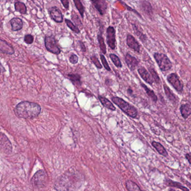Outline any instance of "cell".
I'll use <instances>...</instances> for the list:
<instances>
[{"label": "cell", "mask_w": 191, "mask_h": 191, "mask_svg": "<svg viewBox=\"0 0 191 191\" xmlns=\"http://www.w3.org/2000/svg\"><path fill=\"white\" fill-rule=\"evenodd\" d=\"M41 111L40 107L37 103L22 102L16 107L15 112L17 117L24 119H32L37 117Z\"/></svg>", "instance_id": "obj_1"}, {"label": "cell", "mask_w": 191, "mask_h": 191, "mask_svg": "<svg viewBox=\"0 0 191 191\" xmlns=\"http://www.w3.org/2000/svg\"><path fill=\"white\" fill-rule=\"evenodd\" d=\"M112 101L130 117L136 118L137 117L138 111L137 109L122 98L114 96L112 98Z\"/></svg>", "instance_id": "obj_2"}, {"label": "cell", "mask_w": 191, "mask_h": 191, "mask_svg": "<svg viewBox=\"0 0 191 191\" xmlns=\"http://www.w3.org/2000/svg\"><path fill=\"white\" fill-rule=\"evenodd\" d=\"M154 58L162 71H169L173 67L172 63L169 57L164 53L155 52Z\"/></svg>", "instance_id": "obj_3"}, {"label": "cell", "mask_w": 191, "mask_h": 191, "mask_svg": "<svg viewBox=\"0 0 191 191\" xmlns=\"http://www.w3.org/2000/svg\"><path fill=\"white\" fill-rule=\"evenodd\" d=\"M44 44L48 51L56 55H59L61 53V50L54 37L52 36H45L44 38Z\"/></svg>", "instance_id": "obj_4"}, {"label": "cell", "mask_w": 191, "mask_h": 191, "mask_svg": "<svg viewBox=\"0 0 191 191\" xmlns=\"http://www.w3.org/2000/svg\"><path fill=\"white\" fill-rule=\"evenodd\" d=\"M47 180V176L43 170H39L37 172L31 179V183L37 187L41 188L45 186Z\"/></svg>", "instance_id": "obj_5"}, {"label": "cell", "mask_w": 191, "mask_h": 191, "mask_svg": "<svg viewBox=\"0 0 191 191\" xmlns=\"http://www.w3.org/2000/svg\"><path fill=\"white\" fill-rule=\"evenodd\" d=\"M167 81L178 92L181 93L183 91V84L176 73L169 74L167 76Z\"/></svg>", "instance_id": "obj_6"}, {"label": "cell", "mask_w": 191, "mask_h": 191, "mask_svg": "<svg viewBox=\"0 0 191 191\" xmlns=\"http://www.w3.org/2000/svg\"><path fill=\"white\" fill-rule=\"evenodd\" d=\"M116 30L113 26H109L107 29V43L111 49L114 50L116 48Z\"/></svg>", "instance_id": "obj_7"}, {"label": "cell", "mask_w": 191, "mask_h": 191, "mask_svg": "<svg viewBox=\"0 0 191 191\" xmlns=\"http://www.w3.org/2000/svg\"><path fill=\"white\" fill-rule=\"evenodd\" d=\"M48 14L52 19L57 23H62L63 22V16L62 12L56 6H53L48 10Z\"/></svg>", "instance_id": "obj_8"}, {"label": "cell", "mask_w": 191, "mask_h": 191, "mask_svg": "<svg viewBox=\"0 0 191 191\" xmlns=\"http://www.w3.org/2000/svg\"><path fill=\"white\" fill-rule=\"evenodd\" d=\"M91 2L100 15L103 16L106 13L108 8L107 0H91Z\"/></svg>", "instance_id": "obj_9"}, {"label": "cell", "mask_w": 191, "mask_h": 191, "mask_svg": "<svg viewBox=\"0 0 191 191\" xmlns=\"http://www.w3.org/2000/svg\"><path fill=\"white\" fill-rule=\"evenodd\" d=\"M126 43L130 48L132 49L134 51L140 53L141 48L140 43L137 41V40L132 35L130 34H127L126 38Z\"/></svg>", "instance_id": "obj_10"}, {"label": "cell", "mask_w": 191, "mask_h": 191, "mask_svg": "<svg viewBox=\"0 0 191 191\" xmlns=\"http://www.w3.org/2000/svg\"><path fill=\"white\" fill-rule=\"evenodd\" d=\"M125 62L131 71H134L138 66L139 62L135 57L127 53L125 56Z\"/></svg>", "instance_id": "obj_11"}, {"label": "cell", "mask_w": 191, "mask_h": 191, "mask_svg": "<svg viewBox=\"0 0 191 191\" xmlns=\"http://www.w3.org/2000/svg\"><path fill=\"white\" fill-rule=\"evenodd\" d=\"M0 51L4 54L9 55H12L15 53V49L12 45L1 39H0Z\"/></svg>", "instance_id": "obj_12"}, {"label": "cell", "mask_w": 191, "mask_h": 191, "mask_svg": "<svg viewBox=\"0 0 191 191\" xmlns=\"http://www.w3.org/2000/svg\"><path fill=\"white\" fill-rule=\"evenodd\" d=\"M138 72L140 75L141 77L149 85H153L154 80L151 77V75L148 72L146 69L144 67H141L137 70Z\"/></svg>", "instance_id": "obj_13"}, {"label": "cell", "mask_w": 191, "mask_h": 191, "mask_svg": "<svg viewBox=\"0 0 191 191\" xmlns=\"http://www.w3.org/2000/svg\"><path fill=\"white\" fill-rule=\"evenodd\" d=\"M140 8L141 10L149 16L151 17L154 15V11L153 8L151 6V4L147 1L143 0L140 1Z\"/></svg>", "instance_id": "obj_14"}, {"label": "cell", "mask_w": 191, "mask_h": 191, "mask_svg": "<svg viewBox=\"0 0 191 191\" xmlns=\"http://www.w3.org/2000/svg\"><path fill=\"white\" fill-rule=\"evenodd\" d=\"M9 23L11 26V30L13 31H17L22 29L24 25L22 19L19 17H14L11 19Z\"/></svg>", "instance_id": "obj_15"}, {"label": "cell", "mask_w": 191, "mask_h": 191, "mask_svg": "<svg viewBox=\"0 0 191 191\" xmlns=\"http://www.w3.org/2000/svg\"><path fill=\"white\" fill-rule=\"evenodd\" d=\"M103 26L102 25V26H100L99 28V32L98 34L97 39L99 44V48L100 49V51L104 54H105L107 53V47H106V45L105 44L104 39L103 38Z\"/></svg>", "instance_id": "obj_16"}, {"label": "cell", "mask_w": 191, "mask_h": 191, "mask_svg": "<svg viewBox=\"0 0 191 191\" xmlns=\"http://www.w3.org/2000/svg\"><path fill=\"white\" fill-rule=\"evenodd\" d=\"M164 184L168 186V187H174V188H176L178 189H179L181 190L184 191H190V189L187 188V187L183 186L182 184L179 182H175L173 181L172 180L170 179H166L165 181H164Z\"/></svg>", "instance_id": "obj_17"}, {"label": "cell", "mask_w": 191, "mask_h": 191, "mask_svg": "<svg viewBox=\"0 0 191 191\" xmlns=\"http://www.w3.org/2000/svg\"><path fill=\"white\" fill-rule=\"evenodd\" d=\"M0 146L2 147L5 151H11V145L8 138L2 133H0Z\"/></svg>", "instance_id": "obj_18"}, {"label": "cell", "mask_w": 191, "mask_h": 191, "mask_svg": "<svg viewBox=\"0 0 191 191\" xmlns=\"http://www.w3.org/2000/svg\"><path fill=\"white\" fill-rule=\"evenodd\" d=\"M180 112L184 119H187L191 114V105L188 103L181 105L180 107Z\"/></svg>", "instance_id": "obj_19"}, {"label": "cell", "mask_w": 191, "mask_h": 191, "mask_svg": "<svg viewBox=\"0 0 191 191\" xmlns=\"http://www.w3.org/2000/svg\"><path fill=\"white\" fill-rule=\"evenodd\" d=\"M151 145L157 150L158 153L159 154L163 156H165V157L168 156V153L167 150L160 142L153 141L151 142Z\"/></svg>", "instance_id": "obj_20"}, {"label": "cell", "mask_w": 191, "mask_h": 191, "mask_svg": "<svg viewBox=\"0 0 191 191\" xmlns=\"http://www.w3.org/2000/svg\"><path fill=\"white\" fill-rule=\"evenodd\" d=\"M98 99L99 101L100 102L101 104L103 105V106L107 109L112 110V111H115L116 108L114 106L113 104L110 102L109 100H108L107 98L104 97L103 96H98Z\"/></svg>", "instance_id": "obj_21"}, {"label": "cell", "mask_w": 191, "mask_h": 191, "mask_svg": "<svg viewBox=\"0 0 191 191\" xmlns=\"http://www.w3.org/2000/svg\"><path fill=\"white\" fill-rule=\"evenodd\" d=\"M163 87H164V91H165V95H166L167 98L169 99V100L171 102L174 103V104L177 103L178 99L176 98V96H175L174 94H173V93L169 89V87L167 85H165V84H164L163 85Z\"/></svg>", "instance_id": "obj_22"}, {"label": "cell", "mask_w": 191, "mask_h": 191, "mask_svg": "<svg viewBox=\"0 0 191 191\" xmlns=\"http://www.w3.org/2000/svg\"><path fill=\"white\" fill-rule=\"evenodd\" d=\"M132 29L134 31L135 34L139 37V39L142 43H145L147 40V36L146 34H144L139 29L138 26L135 24H132Z\"/></svg>", "instance_id": "obj_23"}, {"label": "cell", "mask_w": 191, "mask_h": 191, "mask_svg": "<svg viewBox=\"0 0 191 191\" xmlns=\"http://www.w3.org/2000/svg\"><path fill=\"white\" fill-rule=\"evenodd\" d=\"M15 11L16 12H19L21 14L25 15L27 13V8L25 4L20 1H17L15 2L14 4Z\"/></svg>", "instance_id": "obj_24"}, {"label": "cell", "mask_w": 191, "mask_h": 191, "mask_svg": "<svg viewBox=\"0 0 191 191\" xmlns=\"http://www.w3.org/2000/svg\"><path fill=\"white\" fill-rule=\"evenodd\" d=\"M70 80L71 81L74 85L80 86L81 85V76L79 74H70L67 75Z\"/></svg>", "instance_id": "obj_25"}, {"label": "cell", "mask_w": 191, "mask_h": 191, "mask_svg": "<svg viewBox=\"0 0 191 191\" xmlns=\"http://www.w3.org/2000/svg\"><path fill=\"white\" fill-rule=\"evenodd\" d=\"M125 187L127 190L129 191H138L141 190L140 187L137 184L131 180H127L125 182Z\"/></svg>", "instance_id": "obj_26"}, {"label": "cell", "mask_w": 191, "mask_h": 191, "mask_svg": "<svg viewBox=\"0 0 191 191\" xmlns=\"http://www.w3.org/2000/svg\"><path fill=\"white\" fill-rule=\"evenodd\" d=\"M141 86H142V88H144V89L145 90V91H146V94H147V96H148L151 99V100L154 102V103H156L158 99V97L155 94L154 91L152 90H150L148 88L147 86L146 85H145L144 84H141Z\"/></svg>", "instance_id": "obj_27"}, {"label": "cell", "mask_w": 191, "mask_h": 191, "mask_svg": "<svg viewBox=\"0 0 191 191\" xmlns=\"http://www.w3.org/2000/svg\"><path fill=\"white\" fill-rule=\"evenodd\" d=\"M73 1L75 7L79 11L81 17L84 18L85 13V8L81 2V0H73Z\"/></svg>", "instance_id": "obj_28"}, {"label": "cell", "mask_w": 191, "mask_h": 191, "mask_svg": "<svg viewBox=\"0 0 191 191\" xmlns=\"http://www.w3.org/2000/svg\"><path fill=\"white\" fill-rule=\"evenodd\" d=\"M65 22L67 26L72 31H74V33H75L76 34L80 33V30L79 29V28L76 25H75L74 22H72L70 20L65 19Z\"/></svg>", "instance_id": "obj_29"}, {"label": "cell", "mask_w": 191, "mask_h": 191, "mask_svg": "<svg viewBox=\"0 0 191 191\" xmlns=\"http://www.w3.org/2000/svg\"><path fill=\"white\" fill-rule=\"evenodd\" d=\"M148 71H149V73L151 75V77L154 80V82H155L156 84L158 85L160 84L161 82L160 79L158 74L156 72V71L155 70L154 68L153 67H149Z\"/></svg>", "instance_id": "obj_30"}, {"label": "cell", "mask_w": 191, "mask_h": 191, "mask_svg": "<svg viewBox=\"0 0 191 191\" xmlns=\"http://www.w3.org/2000/svg\"><path fill=\"white\" fill-rule=\"evenodd\" d=\"M109 57L110 59L112 60L113 64L118 67V68H121L122 67V64L121 63V61L119 58L118 57L116 54L114 53H110L109 54Z\"/></svg>", "instance_id": "obj_31"}, {"label": "cell", "mask_w": 191, "mask_h": 191, "mask_svg": "<svg viewBox=\"0 0 191 191\" xmlns=\"http://www.w3.org/2000/svg\"><path fill=\"white\" fill-rule=\"evenodd\" d=\"M71 19L72 20V22L74 23H75V25H76L78 28L81 27V28L83 26L82 23L81 22V20L80 19V17H79V16L77 15L75 13L72 14L71 15Z\"/></svg>", "instance_id": "obj_32"}, {"label": "cell", "mask_w": 191, "mask_h": 191, "mask_svg": "<svg viewBox=\"0 0 191 191\" xmlns=\"http://www.w3.org/2000/svg\"><path fill=\"white\" fill-rule=\"evenodd\" d=\"M90 59L92 61V62L94 64V65L96 66L97 68L102 69L103 68V66L100 63L99 59H98V57H96V55H93V56H91Z\"/></svg>", "instance_id": "obj_33"}, {"label": "cell", "mask_w": 191, "mask_h": 191, "mask_svg": "<svg viewBox=\"0 0 191 191\" xmlns=\"http://www.w3.org/2000/svg\"><path fill=\"white\" fill-rule=\"evenodd\" d=\"M100 58L102 63L103 64V66L105 68V69L106 70H107L108 71H110L111 69H110V67L109 66V64H108L107 59H105L104 55L102 54H100Z\"/></svg>", "instance_id": "obj_34"}, {"label": "cell", "mask_w": 191, "mask_h": 191, "mask_svg": "<svg viewBox=\"0 0 191 191\" xmlns=\"http://www.w3.org/2000/svg\"><path fill=\"white\" fill-rule=\"evenodd\" d=\"M34 37L31 34H26L24 36V42L27 44H31L34 42Z\"/></svg>", "instance_id": "obj_35"}, {"label": "cell", "mask_w": 191, "mask_h": 191, "mask_svg": "<svg viewBox=\"0 0 191 191\" xmlns=\"http://www.w3.org/2000/svg\"><path fill=\"white\" fill-rule=\"evenodd\" d=\"M69 61L72 64H76L79 62V57L76 54L72 53L69 58Z\"/></svg>", "instance_id": "obj_36"}, {"label": "cell", "mask_w": 191, "mask_h": 191, "mask_svg": "<svg viewBox=\"0 0 191 191\" xmlns=\"http://www.w3.org/2000/svg\"><path fill=\"white\" fill-rule=\"evenodd\" d=\"M120 1V2L123 5H125V7L126 8H127V10H128V11H131V12H133V13H135L137 15H138L139 17H140V18H142V16H141V15H140V14L136 11V10H135V9H133L132 8H131V7H130V6H128L127 5H126L125 3H124V2H122L121 1V0H119Z\"/></svg>", "instance_id": "obj_37"}, {"label": "cell", "mask_w": 191, "mask_h": 191, "mask_svg": "<svg viewBox=\"0 0 191 191\" xmlns=\"http://www.w3.org/2000/svg\"><path fill=\"white\" fill-rule=\"evenodd\" d=\"M60 1L65 8L67 10H68L70 8V3L68 0H60Z\"/></svg>", "instance_id": "obj_38"}, {"label": "cell", "mask_w": 191, "mask_h": 191, "mask_svg": "<svg viewBox=\"0 0 191 191\" xmlns=\"http://www.w3.org/2000/svg\"><path fill=\"white\" fill-rule=\"evenodd\" d=\"M78 43H79V45H80L81 51L82 52H85L86 51V46L84 44V43L83 42H82L81 40H79Z\"/></svg>", "instance_id": "obj_39"}, {"label": "cell", "mask_w": 191, "mask_h": 191, "mask_svg": "<svg viewBox=\"0 0 191 191\" xmlns=\"http://www.w3.org/2000/svg\"><path fill=\"white\" fill-rule=\"evenodd\" d=\"M185 159L188 160V162H189V164L191 165V153H187L185 155Z\"/></svg>", "instance_id": "obj_40"}, {"label": "cell", "mask_w": 191, "mask_h": 191, "mask_svg": "<svg viewBox=\"0 0 191 191\" xmlns=\"http://www.w3.org/2000/svg\"><path fill=\"white\" fill-rule=\"evenodd\" d=\"M5 71V69L4 68V67L2 65L1 63L0 62V75L2 72H3Z\"/></svg>", "instance_id": "obj_41"}, {"label": "cell", "mask_w": 191, "mask_h": 191, "mask_svg": "<svg viewBox=\"0 0 191 191\" xmlns=\"http://www.w3.org/2000/svg\"><path fill=\"white\" fill-rule=\"evenodd\" d=\"M127 93L130 95H132L133 90L131 89H127Z\"/></svg>", "instance_id": "obj_42"}]
</instances>
